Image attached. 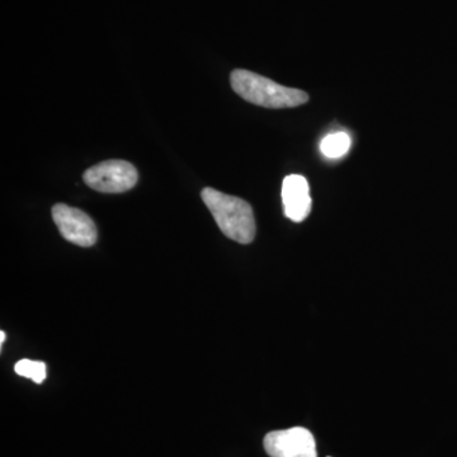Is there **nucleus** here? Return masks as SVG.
<instances>
[{
  "instance_id": "nucleus-1",
  "label": "nucleus",
  "mask_w": 457,
  "mask_h": 457,
  "mask_svg": "<svg viewBox=\"0 0 457 457\" xmlns=\"http://www.w3.org/2000/svg\"><path fill=\"white\" fill-rule=\"evenodd\" d=\"M201 198L225 237L240 245L253 242L257 228L251 204L210 187L203 189Z\"/></svg>"
},
{
  "instance_id": "nucleus-2",
  "label": "nucleus",
  "mask_w": 457,
  "mask_h": 457,
  "mask_svg": "<svg viewBox=\"0 0 457 457\" xmlns=\"http://www.w3.org/2000/svg\"><path fill=\"white\" fill-rule=\"evenodd\" d=\"M230 82L237 95L261 107L293 108L309 101V96L303 90L288 88L245 69L234 71Z\"/></svg>"
},
{
  "instance_id": "nucleus-3",
  "label": "nucleus",
  "mask_w": 457,
  "mask_h": 457,
  "mask_svg": "<svg viewBox=\"0 0 457 457\" xmlns=\"http://www.w3.org/2000/svg\"><path fill=\"white\" fill-rule=\"evenodd\" d=\"M84 182L102 194H122L137 186L139 173L126 161H104L86 170Z\"/></svg>"
},
{
  "instance_id": "nucleus-4",
  "label": "nucleus",
  "mask_w": 457,
  "mask_h": 457,
  "mask_svg": "<svg viewBox=\"0 0 457 457\" xmlns=\"http://www.w3.org/2000/svg\"><path fill=\"white\" fill-rule=\"evenodd\" d=\"M53 219L60 234L68 242L84 248L97 242V227L90 216L82 210L64 204H56L53 207Z\"/></svg>"
},
{
  "instance_id": "nucleus-5",
  "label": "nucleus",
  "mask_w": 457,
  "mask_h": 457,
  "mask_svg": "<svg viewBox=\"0 0 457 457\" xmlns=\"http://www.w3.org/2000/svg\"><path fill=\"white\" fill-rule=\"evenodd\" d=\"M263 446L270 457H317L314 436L303 427L270 432Z\"/></svg>"
},
{
  "instance_id": "nucleus-6",
  "label": "nucleus",
  "mask_w": 457,
  "mask_h": 457,
  "mask_svg": "<svg viewBox=\"0 0 457 457\" xmlns=\"http://www.w3.org/2000/svg\"><path fill=\"white\" fill-rule=\"evenodd\" d=\"M282 203L286 218L294 222H302L312 212L311 188L308 180L300 174L286 177L282 183Z\"/></svg>"
},
{
  "instance_id": "nucleus-7",
  "label": "nucleus",
  "mask_w": 457,
  "mask_h": 457,
  "mask_svg": "<svg viewBox=\"0 0 457 457\" xmlns=\"http://www.w3.org/2000/svg\"><path fill=\"white\" fill-rule=\"evenodd\" d=\"M351 147V137L345 132L328 135L321 140L320 152L327 158L338 159L347 154Z\"/></svg>"
},
{
  "instance_id": "nucleus-8",
  "label": "nucleus",
  "mask_w": 457,
  "mask_h": 457,
  "mask_svg": "<svg viewBox=\"0 0 457 457\" xmlns=\"http://www.w3.org/2000/svg\"><path fill=\"white\" fill-rule=\"evenodd\" d=\"M14 371L22 378H31L33 383L42 384L46 378V363L41 361L21 360L14 366Z\"/></svg>"
},
{
  "instance_id": "nucleus-9",
  "label": "nucleus",
  "mask_w": 457,
  "mask_h": 457,
  "mask_svg": "<svg viewBox=\"0 0 457 457\" xmlns=\"http://www.w3.org/2000/svg\"><path fill=\"white\" fill-rule=\"evenodd\" d=\"M5 339H7V335L4 332L0 333V345H4Z\"/></svg>"
}]
</instances>
